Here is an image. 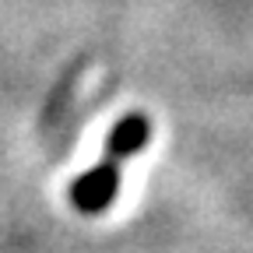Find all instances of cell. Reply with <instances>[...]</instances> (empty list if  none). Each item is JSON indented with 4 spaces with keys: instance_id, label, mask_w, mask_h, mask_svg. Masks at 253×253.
Returning a JSON list of instances; mask_svg holds the SVG:
<instances>
[{
    "instance_id": "1",
    "label": "cell",
    "mask_w": 253,
    "mask_h": 253,
    "mask_svg": "<svg viewBox=\"0 0 253 253\" xmlns=\"http://www.w3.org/2000/svg\"><path fill=\"white\" fill-rule=\"evenodd\" d=\"M120 186H123V166L113 158H102L71 183V204L81 214H102L116 204Z\"/></svg>"
},
{
    "instance_id": "2",
    "label": "cell",
    "mask_w": 253,
    "mask_h": 253,
    "mask_svg": "<svg viewBox=\"0 0 253 253\" xmlns=\"http://www.w3.org/2000/svg\"><path fill=\"white\" fill-rule=\"evenodd\" d=\"M151 141V120L144 113H126L120 123H113V130L106 137V158L113 162H126V158H134L148 148Z\"/></svg>"
}]
</instances>
